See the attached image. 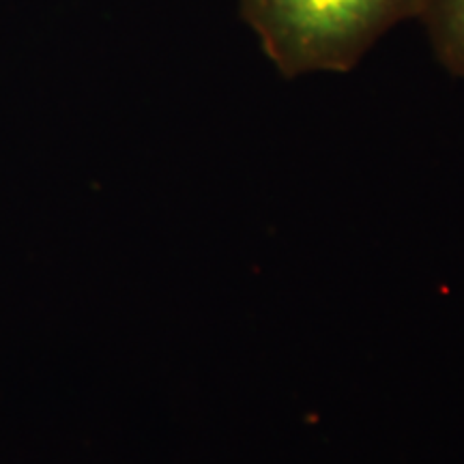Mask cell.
<instances>
[{
    "instance_id": "cell-1",
    "label": "cell",
    "mask_w": 464,
    "mask_h": 464,
    "mask_svg": "<svg viewBox=\"0 0 464 464\" xmlns=\"http://www.w3.org/2000/svg\"><path fill=\"white\" fill-rule=\"evenodd\" d=\"M421 0H241V17L284 78L351 72Z\"/></svg>"
},
{
    "instance_id": "cell-2",
    "label": "cell",
    "mask_w": 464,
    "mask_h": 464,
    "mask_svg": "<svg viewBox=\"0 0 464 464\" xmlns=\"http://www.w3.org/2000/svg\"><path fill=\"white\" fill-rule=\"evenodd\" d=\"M421 20L437 61L464 80V0H421Z\"/></svg>"
}]
</instances>
